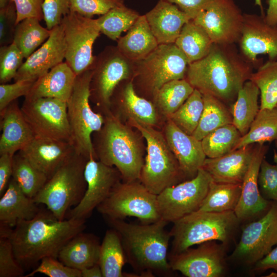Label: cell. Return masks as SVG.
<instances>
[{
  "mask_svg": "<svg viewBox=\"0 0 277 277\" xmlns=\"http://www.w3.org/2000/svg\"><path fill=\"white\" fill-rule=\"evenodd\" d=\"M253 68L235 44H213L205 57L188 65L185 79L203 95L230 106L250 80Z\"/></svg>",
  "mask_w": 277,
  "mask_h": 277,
  "instance_id": "obj_1",
  "label": "cell"
},
{
  "mask_svg": "<svg viewBox=\"0 0 277 277\" xmlns=\"http://www.w3.org/2000/svg\"><path fill=\"white\" fill-rule=\"evenodd\" d=\"M86 220H58L48 209L40 210L33 219L19 221L11 229L10 241L15 257L24 267H30L47 256L58 258L62 248L83 232Z\"/></svg>",
  "mask_w": 277,
  "mask_h": 277,
  "instance_id": "obj_2",
  "label": "cell"
},
{
  "mask_svg": "<svg viewBox=\"0 0 277 277\" xmlns=\"http://www.w3.org/2000/svg\"><path fill=\"white\" fill-rule=\"evenodd\" d=\"M118 233L126 260L137 272L150 275L167 274L172 270L167 258L170 232L168 224L160 220L148 224H133L121 219L105 217Z\"/></svg>",
  "mask_w": 277,
  "mask_h": 277,
  "instance_id": "obj_3",
  "label": "cell"
},
{
  "mask_svg": "<svg viewBox=\"0 0 277 277\" xmlns=\"http://www.w3.org/2000/svg\"><path fill=\"white\" fill-rule=\"evenodd\" d=\"M101 129L92 141L97 160L115 167L123 182L140 180L144 163V138L111 112L104 115Z\"/></svg>",
  "mask_w": 277,
  "mask_h": 277,
  "instance_id": "obj_4",
  "label": "cell"
},
{
  "mask_svg": "<svg viewBox=\"0 0 277 277\" xmlns=\"http://www.w3.org/2000/svg\"><path fill=\"white\" fill-rule=\"evenodd\" d=\"M127 123L138 130L146 142V154L141 172V182L156 195L180 183L185 177L163 132L133 120Z\"/></svg>",
  "mask_w": 277,
  "mask_h": 277,
  "instance_id": "obj_5",
  "label": "cell"
},
{
  "mask_svg": "<svg viewBox=\"0 0 277 277\" xmlns=\"http://www.w3.org/2000/svg\"><path fill=\"white\" fill-rule=\"evenodd\" d=\"M88 159L76 152L49 178L34 197L46 206L58 220L65 215L82 199L87 188L84 170Z\"/></svg>",
  "mask_w": 277,
  "mask_h": 277,
  "instance_id": "obj_6",
  "label": "cell"
},
{
  "mask_svg": "<svg viewBox=\"0 0 277 277\" xmlns=\"http://www.w3.org/2000/svg\"><path fill=\"white\" fill-rule=\"evenodd\" d=\"M234 211L222 212L196 211L173 222L172 254L211 241L225 244L231 238L238 222Z\"/></svg>",
  "mask_w": 277,
  "mask_h": 277,
  "instance_id": "obj_7",
  "label": "cell"
},
{
  "mask_svg": "<svg viewBox=\"0 0 277 277\" xmlns=\"http://www.w3.org/2000/svg\"><path fill=\"white\" fill-rule=\"evenodd\" d=\"M188 62L174 44H160L144 59L134 63L132 81L136 93L152 101L165 84L185 78Z\"/></svg>",
  "mask_w": 277,
  "mask_h": 277,
  "instance_id": "obj_8",
  "label": "cell"
},
{
  "mask_svg": "<svg viewBox=\"0 0 277 277\" xmlns=\"http://www.w3.org/2000/svg\"><path fill=\"white\" fill-rule=\"evenodd\" d=\"M91 76V68L76 75L71 94L66 102L71 142L76 152L88 160L91 157L97 160L92 135L101 129L105 116L94 111L90 103Z\"/></svg>",
  "mask_w": 277,
  "mask_h": 277,
  "instance_id": "obj_9",
  "label": "cell"
},
{
  "mask_svg": "<svg viewBox=\"0 0 277 277\" xmlns=\"http://www.w3.org/2000/svg\"><path fill=\"white\" fill-rule=\"evenodd\" d=\"M134 63L126 58L116 46H108L95 56L91 68L90 100L97 112L104 115L111 112V98L122 82L132 80Z\"/></svg>",
  "mask_w": 277,
  "mask_h": 277,
  "instance_id": "obj_10",
  "label": "cell"
},
{
  "mask_svg": "<svg viewBox=\"0 0 277 277\" xmlns=\"http://www.w3.org/2000/svg\"><path fill=\"white\" fill-rule=\"evenodd\" d=\"M96 209L104 217L124 220L133 216L145 224L161 219L157 195L149 191L140 180L120 181Z\"/></svg>",
  "mask_w": 277,
  "mask_h": 277,
  "instance_id": "obj_11",
  "label": "cell"
},
{
  "mask_svg": "<svg viewBox=\"0 0 277 277\" xmlns=\"http://www.w3.org/2000/svg\"><path fill=\"white\" fill-rule=\"evenodd\" d=\"M61 24L63 27L66 51L65 62L76 75L90 69L95 60L93 47L100 35L96 19L70 11Z\"/></svg>",
  "mask_w": 277,
  "mask_h": 277,
  "instance_id": "obj_12",
  "label": "cell"
},
{
  "mask_svg": "<svg viewBox=\"0 0 277 277\" xmlns=\"http://www.w3.org/2000/svg\"><path fill=\"white\" fill-rule=\"evenodd\" d=\"M211 180L202 167L194 177L162 191L157 195L161 219L173 223L196 211L207 193Z\"/></svg>",
  "mask_w": 277,
  "mask_h": 277,
  "instance_id": "obj_13",
  "label": "cell"
},
{
  "mask_svg": "<svg viewBox=\"0 0 277 277\" xmlns=\"http://www.w3.org/2000/svg\"><path fill=\"white\" fill-rule=\"evenodd\" d=\"M21 108L35 137L72 143L66 102L51 97L25 98Z\"/></svg>",
  "mask_w": 277,
  "mask_h": 277,
  "instance_id": "obj_14",
  "label": "cell"
},
{
  "mask_svg": "<svg viewBox=\"0 0 277 277\" xmlns=\"http://www.w3.org/2000/svg\"><path fill=\"white\" fill-rule=\"evenodd\" d=\"M208 34L213 44L238 43L244 13L233 0H214L192 19Z\"/></svg>",
  "mask_w": 277,
  "mask_h": 277,
  "instance_id": "obj_15",
  "label": "cell"
},
{
  "mask_svg": "<svg viewBox=\"0 0 277 277\" xmlns=\"http://www.w3.org/2000/svg\"><path fill=\"white\" fill-rule=\"evenodd\" d=\"M276 244L277 203L274 202L264 216L245 227L231 258L246 265L255 264Z\"/></svg>",
  "mask_w": 277,
  "mask_h": 277,
  "instance_id": "obj_16",
  "label": "cell"
},
{
  "mask_svg": "<svg viewBox=\"0 0 277 277\" xmlns=\"http://www.w3.org/2000/svg\"><path fill=\"white\" fill-rule=\"evenodd\" d=\"M84 176L87 183L86 191L80 203L69 211V217L86 220L122 180L115 167L107 165L93 157L86 162Z\"/></svg>",
  "mask_w": 277,
  "mask_h": 277,
  "instance_id": "obj_17",
  "label": "cell"
},
{
  "mask_svg": "<svg viewBox=\"0 0 277 277\" xmlns=\"http://www.w3.org/2000/svg\"><path fill=\"white\" fill-rule=\"evenodd\" d=\"M196 248H188L170 255L172 270L187 277H219L225 271V246L215 241L203 243Z\"/></svg>",
  "mask_w": 277,
  "mask_h": 277,
  "instance_id": "obj_18",
  "label": "cell"
},
{
  "mask_svg": "<svg viewBox=\"0 0 277 277\" xmlns=\"http://www.w3.org/2000/svg\"><path fill=\"white\" fill-rule=\"evenodd\" d=\"M240 52L253 68L262 64L258 58L267 54L269 60L277 58V26L268 24L264 16L244 13V23L238 42Z\"/></svg>",
  "mask_w": 277,
  "mask_h": 277,
  "instance_id": "obj_19",
  "label": "cell"
},
{
  "mask_svg": "<svg viewBox=\"0 0 277 277\" xmlns=\"http://www.w3.org/2000/svg\"><path fill=\"white\" fill-rule=\"evenodd\" d=\"M110 110L122 121L133 120L154 128L162 117L151 101L136 93L132 80L124 81L116 87L111 98Z\"/></svg>",
  "mask_w": 277,
  "mask_h": 277,
  "instance_id": "obj_20",
  "label": "cell"
},
{
  "mask_svg": "<svg viewBox=\"0 0 277 277\" xmlns=\"http://www.w3.org/2000/svg\"><path fill=\"white\" fill-rule=\"evenodd\" d=\"M65 51L64 32L60 24L51 29L50 36L46 42L26 58L14 81L29 80L35 81L63 62Z\"/></svg>",
  "mask_w": 277,
  "mask_h": 277,
  "instance_id": "obj_21",
  "label": "cell"
},
{
  "mask_svg": "<svg viewBox=\"0 0 277 277\" xmlns=\"http://www.w3.org/2000/svg\"><path fill=\"white\" fill-rule=\"evenodd\" d=\"M163 133L185 177L189 180L195 176L207 157L201 141L184 132L170 119L166 120Z\"/></svg>",
  "mask_w": 277,
  "mask_h": 277,
  "instance_id": "obj_22",
  "label": "cell"
},
{
  "mask_svg": "<svg viewBox=\"0 0 277 277\" xmlns=\"http://www.w3.org/2000/svg\"><path fill=\"white\" fill-rule=\"evenodd\" d=\"M267 149L264 143L254 144L252 159L242 183L240 198L234 210L239 221L255 216L268 209L270 206L261 195L258 184L261 165Z\"/></svg>",
  "mask_w": 277,
  "mask_h": 277,
  "instance_id": "obj_23",
  "label": "cell"
},
{
  "mask_svg": "<svg viewBox=\"0 0 277 277\" xmlns=\"http://www.w3.org/2000/svg\"><path fill=\"white\" fill-rule=\"evenodd\" d=\"M18 152L49 179L76 151L70 142L35 136Z\"/></svg>",
  "mask_w": 277,
  "mask_h": 277,
  "instance_id": "obj_24",
  "label": "cell"
},
{
  "mask_svg": "<svg viewBox=\"0 0 277 277\" xmlns=\"http://www.w3.org/2000/svg\"><path fill=\"white\" fill-rule=\"evenodd\" d=\"M254 144L216 158L206 157L202 168L216 183L242 184L250 165Z\"/></svg>",
  "mask_w": 277,
  "mask_h": 277,
  "instance_id": "obj_25",
  "label": "cell"
},
{
  "mask_svg": "<svg viewBox=\"0 0 277 277\" xmlns=\"http://www.w3.org/2000/svg\"><path fill=\"white\" fill-rule=\"evenodd\" d=\"M159 45L174 44L184 25L191 18L177 6L159 0L145 14Z\"/></svg>",
  "mask_w": 277,
  "mask_h": 277,
  "instance_id": "obj_26",
  "label": "cell"
},
{
  "mask_svg": "<svg viewBox=\"0 0 277 277\" xmlns=\"http://www.w3.org/2000/svg\"><path fill=\"white\" fill-rule=\"evenodd\" d=\"M0 154L14 155L35 137L15 100L0 112Z\"/></svg>",
  "mask_w": 277,
  "mask_h": 277,
  "instance_id": "obj_27",
  "label": "cell"
},
{
  "mask_svg": "<svg viewBox=\"0 0 277 277\" xmlns=\"http://www.w3.org/2000/svg\"><path fill=\"white\" fill-rule=\"evenodd\" d=\"M76 77L67 63L63 62L37 79L25 98L51 97L67 102L71 94Z\"/></svg>",
  "mask_w": 277,
  "mask_h": 277,
  "instance_id": "obj_28",
  "label": "cell"
},
{
  "mask_svg": "<svg viewBox=\"0 0 277 277\" xmlns=\"http://www.w3.org/2000/svg\"><path fill=\"white\" fill-rule=\"evenodd\" d=\"M0 199V223L10 228L22 220H29L39 212L34 199L26 195L11 178Z\"/></svg>",
  "mask_w": 277,
  "mask_h": 277,
  "instance_id": "obj_29",
  "label": "cell"
},
{
  "mask_svg": "<svg viewBox=\"0 0 277 277\" xmlns=\"http://www.w3.org/2000/svg\"><path fill=\"white\" fill-rule=\"evenodd\" d=\"M159 45L144 14L140 15L126 35L117 41L116 47L126 58L134 63L145 58Z\"/></svg>",
  "mask_w": 277,
  "mask_h": 277,
  "instance_id": "obj_30",
  "label": "cell"
},
{
  "mask_svg": "<svg viewBox=\"0 0 277 277\" xmlns=\"http://www.w3.org/2000/svg\"><path fill=\"white\" fill-rule=\"evenodd\" d=\"M100 247L97 236L83 231L62 248L57 259L68 267L82 270L98 263Z\"/></svg>",
  "mask_w": 277,
  "mask_h": 277,
  "instance_id": "obj_31",
  "label": "cell"
},
{
  "mask_svg": "<svg viewBox=\"0 0 277 277\" xmlns=\"http://www.w3.org/2000/svg\"><path fill=\"white\" fill-rule=\"evenodd\" d=\"M260 92L251 80L246 81L238 92L235 101L230 106L232 124L245 134L260 110L258 100Z\"/></svg>",
  "mask_w": 277,
  "mask_h": 277,
  "instance_id": "obj_32",
  "label": "cell"
},
{
  "mask_svg": "<svg viewBox=\"0 0 277 277\" xmlns=\"http://www.w3.org/2000/svg\"><path fill=\"white\" fill-rule=\"evenodd\" d=\"M174 44L189 64L205 57L213 43L204 29L190 19L183 26Z\"/></svg>",
  "mask_w": 277,
  "mask_h": 277,
  "instance_id": "obj_33",
  "label": "cell"
},
{
  "mask_svg": "<svg viewBox=\"0 0 277 277\" xmlns=\"http://www.w3.org/2000/svg\"><path fill=\"white\" fill-rule=\"evenodd\" d=\"M126 260L120 236L111 228L106 232L100 247L98 264L103 277L123 276Z\"/></svg>",
  "mask_w": 277,
  "mask_h": 277,
  "instance_id": "obj_34",
  "label": "cell"
},
{
  "mask_svg": "<svg viewBox=\"0 0 277 277\" xmlns=\"http://www.w3.org/2000/svg\"><path fill=\"white\" fill-rule=\"evenodd\" d=\"M242 192V184L216 183L211 181L207 193L197 210L222 212L234 211Z\"/></svg>",
  "mask_w": 277,
  "mask_h": 277,
  "instance_id": "obj_35",
  "label": "cell"
},
{
  "mask_svg": "<svg viewBox=\"0 0 277 277\" xmlns=\"http://www.w3.org/2000/svg\"><path fill=\"white\" fill-rule=\"evenodd\" d=\"M194 90L185 78L172 80L162 86L152 102L160 115L166 120L183 104Z\"/></svg>",
  "mask_w": 277,
  "mask_h": 277,
  "instance_id": "obj_36",
  "label": "cell"
},
{
  "mask_svg": "<svg viewBox=\"0 0 277 277\" xmlns=\"http://www.w3.org/2000/svg\"><path fill=\"white\" fill-rule=\"evenodd\" d=\"M203 98V111L197 127L192 134L200 141L217 128L232 124V114L226 104L210 95L204 94Z\"/></svg>",
  "mask_w": 277,
  "mask_h": 277,
  "instance_id": "obj_37",
  "label": "cell"
},
{
  "mask_svg": "<svg viewBox=\"0 0 277 277\" xmlns=\"http://www.w3.org/2000/svg\"><path fill=\"white\" fill-rule=\"evenodd\" d=\"M276 139L277 106L272 108L260 109L248 131L242 136L234 150Z\"/></svg>",
  "mask_w": 277,
  "mask_h": 277,
  "instance_id": "obj_38",
  "label": "cell"
},
{
  "mask_svg": "<svg viewBox=\"0 0 277 277\" xmlns=\"http://www.w3.org/2000/svg\"><path fill=\"white\" fill-rule=\"evenodd\" d=\"M36 17H28L16 26L13 42L27 58L49 38L51 30L43 27Z\"/></svg>",
  "mask_w": 277,
  "mask_h": 277,
  "instance_id": "obj_39",
  "label": "cell"
},
{
  "mask_svg": "<svg viewBox=\"0 0 277 277\" xmlns=\"http://www.w3.org/2000/svg\"><path fill=\"white\" fill-rule=\"evenodd\" d=\"M12 178L24 193L32 199L48 180L45 174L36 168L19 152L13 156Z\"/></svg>",
  "mask_w": 277,
  "mask_h": 277,
  "instance_id": "obj_40",
  "label": "cell"
},
{
  "mask_svg": "<svg viewBox=\"0 0 277 277\" xmlns=\"http://www.w3.org/2000/svg\"><path fill=\"white\" fill-rule=\"evenodd\" d=\"M140 16L138 12L125 4L115 7L96 18L101 32L113 41H117Z\"/></svg>",
  "mask_w": 277,
  "mask_h": 277,
  "instance_id": "obj_41",
  "label": "cell"
},
{
  "mask_svg": "<svg viewBox=\"0 0 277 277\" xmlns=\"http://www.w3.org/2000/svg\"><path fill=\"white\" fill-rule=\"evenodd\" d=\"M242 136L233 124L217 128L201 140L206 157L216 158L234 150Z\"/></svg>",
  "mask_w": 277,
  "mask_h": 277,
  "instance_id": "obj_42",
  "label": "cell"
},
{
  "mask_svg": "<svg viewBox=\"0 0 277 277\" xmlns=\"http://www.w3.org/2000/svg\"><path fill=\"white\" fill-rule=\"evenodd\" d=\"M260 92V109L277 106V58L262 64L250 78Z\"/></svg>",
  "mask_w": 277,
  "mask_h": 277,
  "instance_id": "obj_43",
  "label": "cell"
},
{
  "mask_svg": "<svg viewBox=\"0 0 277 277\" xmlns=\"http://www.w3.org/2000/svg\"><path fill=\"white\" fill-rule=\"evenodd\" d=\"M203 109V95L194 89L183 104L167 119L171 120L185 133L192 135L197 127Z\"/></svg>",
  "mask_w": 277,
  "mask_h": 277,
  "instance_id": "obj_44",
  "label": "cell"
},
{
  "mask_svg": "<svg viewBox=\"0 0 277 277\" xmlns=\"http://www.w3.org/2000/svg\"><path fill=\"white\" fill-rule=\"evenodd\" d=\"M25 58L16 45L12 43L0 48V83L6 84L15 78Z\"/></svg>",
  "mask_w": 277,
  "mask_h": 277,
  "instance_id": "obj_45",
  "label": "cell"
},
{
  "mask_svg": "<svg viewBox=\"0 0 277 277\" xmlns=\"http://www.w3.org/2000/svg\"><path fill=\"white\" fill-rule=\"evenodd\" d=\"M70 11L92 18L103 15L112 8L124 4V0H69Z\"/></svg>",
  "mask_w": 277,
  "mask_h": 277,
  "instance_id": "obj_46",
  "label": "cell"
},
{
  "mask_svg": "<svg viewBox=\"0 0 277 277\" xmlns=\"http://www.w3.org/2000/svg\"><path fill=\"white\" fill-rule=\"evenodd\" d=\"M23 267L16 260L7 237L0 238V277L24 276Z\"/></svg>",
  "mask_w": 277,
  "mask_h": 277,
  "instance_id": "obj_47",
  "label": "cell"
},
{
  "mask_svg": "<svg viewBox=\"0 0 277 277\" xmlns=\"http://www.w3.org/2000/svg\"><path fill=\"white\" fill-rule=\"evenodd\" d=\"M40 262L35 269L24 276L31 277L39 273L49 277H82L81 270L65 265L57 258L47 256Z\"/></svg>",
  "mask_w": 277,
  "mask_h": 277,
  "instance_id": "obj_48",
  "label": "cell"
},
{
  "mask_svg": "<svg viewBox=\"0 0 277 277\" xmlns=\"http://www.w3.org/2000/svg\"><path fill=\"white\" fill-rule=\"evenodd\" d=\"M258 184L262 196L277 203V164L272 165L265 158L263 159L259 171Z\"/></svg>",
  "mask_w": 277,
  "mask_h": 277,
  "instance_id": "obj_49",
  "label": "cell"
},
{
  "mask_svg": "<svg viewBox=\"0 0 277 277\" xmlns=\"http://www.w3.org/2000/svg\"><path fill=\"white\" fill-rule=\"evenodd\" d=\"M17 11L14 3L10 0L7 5L0 8L1 46L13 43L16 26Z\"/></svg>",
  "mask_w": 277,
  "mask_h": 277,
  "instance_id": "obj_50",
  "label": "cell"
},
{
  "mask_svg": "<svg viewBox=\"0 0 277 277\" xmlns=\"http://www.w3.org/2000/svg\"><path fill=\"white\" fill-rule=\"evenodd\" d=\"M42 11L46 28L49 30L61 24L63 17L69 13V0H43Z\"/></svg>",
  "mask_w": 277,
  "mask_h": 277,
  "instance_id": "obj_51",
  "label": "cell"
},
{
  "mask_svg": "<svg viewBox=\"0 0 277 277\" xmlns=\"http://www.w3.org/2000/svg\"><path fill=\"white\" fill-rule=\"evenodd\" d=\"M34 82L32 80H22L14 81L13 84H1L0 112L17 98L22 96L25 97Z\"/></svg>",
  "mask_w": 277,
  "mask_h": 277,
  "instance_id": "obj_52",
  "label": "cell"
},
{
  "mask_svg": "<svg viewBox=\"0 0 277 277\" xmlns=\"http://www.w3.org/2000/svg\"><path fill=\"white\" fill-rule=\"evenodd\" d=\"M17 11L16 25L28 17H36L40 21L44 19L42 11L43 0H12Z\"/></svg>",
  "mask_w": 277,
  "mask_h": 277,
  "instance_id": "obj_53",
  "label": "cell"
},
{
  "mask_svg": "<svg viewBox=\"0 0 277 277\" xmlns=\"http://www.w3.org/2000/svg\"><path fill=\"white\" fill-rule=\"evenodd\" d=\"M175 4L191 19L214 0H164Z\"/></svg>",
  "mask_w": 277,
  "mask_h": 277,
  "instance_id": "obj_54",
  "label": "cell"
},
{
  "mask_svg": "<svg viewBox=\"0 0 277 277\" xmlns=\"http://www.w3.org/2000/svg\"><path fill=\"white\" fill-rule=\"evenodd\" d=\"M13 156L8 153L0 156V196L5 192L12 178Z\"/></svg>",
  "mask_w": 277,
  "mask_h": 277,
  "instance_id": "obj_55",
  "label": "cell"
},
{
  "mask_svg": "<svg viewBox=\"0 0 277 277\" xmlns=\"http://www.w3.org/2000/svg\"><path fill=\"white\" fill-rule=\"evenodd\" d=\"M277 268V246L254 264V271L263 272Z\"/></svg>",
  "mask_w": 277,
  "mask_h": 277,
  "instance_id": "obj_56",
  "label": "cell"
},
{
  "mask_svg": "<svg viewBox=\"0 0 277 277\" xmlns=\"http://www.w3.org/2000/svg\"><path fill=\"white\" fill-rule=\"evenodd\" d=\"M268 4L265 20L269 25L277 26V0H268Z\"/></svg>",
  "mask_w": 277,
  "mask_h": 277,
  "instance_id": "obj_57",
  "label": "cell"
},
{
  "mask_svg": "<svg viewBox=\"0 0 277 277\" xmlns=\"http://www.w3.org/2000/svg\"><path fill=\"white\" fill-rule=\"evenodd\" d=\"M81 271L82 277H103L102 271L98 263Z\"/></svg>",
  "mask_w": 277,
  "mask_h": 277,
  "instance_id": "obj_58",
  "label": "cell"
},
{
  "mask_svg": "<svg viewBox=\"0 0 277 277\" xmlns=\"http://www.w3.org/2000/svg\"><path fill=\"white\" fill-rule=\"evenodd\" d=\"M254 3L256 5L260 7L261 9V15L262 16H265L264 9H263V7L262 3V1L261 0H254Z\"/></svg>",
  "mask_w": 277,
  "mask_h": 277,
  "instance_id": "obj_59",
  "label": "cell"
},
{
  "mask_svg": "<svg viewBox=\"0 0 277 277\" xmlns=\"http://www.w3.org/2000/svg\"><path fill=\"white\" fill-rule=\"evenodd\" d=\"M10 0H0V8L7 5Z\"/></svg>",
  "mask_w": 277,
  "mask_h": 277,
  "instance_id": "obj_60",
  "label": "cell"
},
{
  "mask_svg": "<svg viewBox=\"0 0 277 277\" xmlns=\"http://www.w3.org/2000/svg\"><path fill=\"white\" fill-rule=\"evenodd\" d=\"M275 144H276V146L277 147V139L275 140Z\"/></svg>",
  "mask_w": 277,
  "mask_h": 277,
  "instance_id": "obj_61",
  "label": "cell"
},
{
  "mask_svg": "<svg viewBox=\"0 0 277 277\" xmlns=\"http://www.w3.org/2000/svg\"><path fill=\"white\" fill-rule=\"evenodd\" d=\"M274 269H275L277 271V268H275Z\"/></svg>",
  "mask_w": 277,
  "mask_h": 277,
  "instance_id": "obj_62",
  "label": "cell"
}]
</instances>
